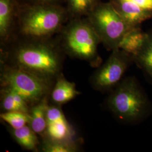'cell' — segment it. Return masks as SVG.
I'll use <instances>...</instances> for the list:
<instances>
[{"instance_id": "6da1fadb", "label": "cell", "mask_w": 152, "mask_h": 152, "mask_svg": "<svg viewBox=\"0 0 152 152\" xmlns=\"http://www.w3.org/2000/svg\"><path fill=\"white\" fill-rule=\"evenodd\" d=\"M60 44L49 38L23 37L10 50L12 65L53 82L61 74L63 54Z\"/></svg>"}, {"instance_id": "7a4b0ae2", "label": "cell", "mask_w": 152, "mask_h": 152, "mask_svg": "<svg viewBox=\"0 0 152 152\" xmlns=\"http://www.w3.org/2000/svg\"><path fill=\"white\" fill-rule=\"evenodd\" d=\"M68 14V11L61 5L20 6L16 22L19 33L22 37L51 38L61 30Z\"/></svg>"}, {"instance_id": "3957f363", "label": "cell", "mask_w": 152, "mask_h": 152, "mask_svg": "<svg viewBox=\"0 0 152 152\" xmlns=\"http://www.w3.org/2000/svg\"><path fill=\"white\" fill-rule=\"evenodd\" d=\"M60 31V45L65 53L86 61L92 66L100 65L102 59L98 54L100 41L87 18H72Z\"/></svg>"}, {"instance_id": "277c9868", "label": "cell", "mask_w": 152, "mask_h": 152, "mask_svg": "<svg viewBox=\"0 0 152 152\" xmlns=\"http://www.w3.org/2000/svg\"><path fill=\"white\" fill-rule=\"evenodd\" d=\"M110 110L120 120L134 122L146 117L150 104L145 93L134 77L122 80L108 99Z\"/></svg>"}, {"instance_id": "5b68a950", "label": "cell", "mask_w": 152, "mask_h": 152, "mask_svg": "<svg viewBox=\"0 0 152 152\" xmlns=\"http://www.w3.org/2000/svg\"><path fill=\"white\" fill-rule=\"evenodd\" d=\"M0 80L1 88L18 94L30 108L50 96L53 82L12 65H4Z\"/></svg>"}, {"instance_id": "8992f818", "label": "cell", "mask_w": 152, "mask_h": 152, "mask_svg": "<svg viewBox=\"0 0 152 152\" xmlns=\"http://www.w3.org/2000/svg\"><path fill=\"white\" fill-rule=\"evenodd\" d=\"M86 16L100 43L110 51L118 48L125 34L134 28L125 22L110 2H99Z\"/></svg>"}, {"instance_id": "52a82bcc", "label": "cell", "mask_w": 152, "mask_h": 152, "mask_svg": "<svg viewBox=\"0 0 152 152\" xmlns=\"http://www.w3.org/2000/svg\"><path fill=\"white\" fill-rule=\"evenodd\" d=\"M132 62L131 55L119 48L112 50L108 59L91 77L92 87L101 92L113 90L122 80Z\"/></svg>"}, {"instance_id": "ba28073f", "label": "cell", "mask_w": 152, "mask_h": 152, "mask_svg": "<svg viewBox=\"0 0 152 152\" xmlns=\"http://www.w3.org/2000/svg\"><path fill=\"white\" fill-rule=\"evenodd\" d=\"M75 131L66 119L59 105H49L47 112V127L44 137L55 140H72Z\"/></svg>"}, {"instance_id": "9c48e42d", "label": "cell", "mask_w": 152, "mask_h": 152, "mask_svg": "<svg viewBox=\"0 0 152 152\" xmlns=\"http://www.w3.org/2000/svg\"><path fill=\"white\" fill-rule=\"evenodd\" d=\"M115 10L131 27H140L142 23L152 19V11L143 9L126 0H110Z\"/></svg>"}, {"instance_id": "30bf717a", "label": "cell", "mask_w": 152, "mask_h": 152, "mask_svg": "<svg viewBox=\"0 0 152 152\" xmlns=\"http://www.w3.org/2000/svg\"><path fill=\"white\" fill-rule=\"evenodd\" d=\"M19 7L17 0H0V38L2 43L11 37Z\"/></svg>"}, {"instance_id": "8fae6325", "label": "cell", "mask_w": 152, "mask_h": 152, "mask_svg": "<svg viewBox=\"0 0 152 152\" xmlns=\"http://www.w3.org/2000/svg\"><path fill=\"white\" fill-rule=\"evenodd\" d=\"M79 94L75 83L68 81L60 74L56 79L50 96L55 105L60 106L70 102Z\"/></svg>"}, {"instance_id": "7c38bea8", "label": "cell", "mask_w": 152, "mask_h": 152, "mask_svg": "<svg viewBox=\"0 0 152 152\" xmlns=\"http://www.w3.org/2000/svg\"><path fill=\"white\" fill-rule=\"evenodd\" d=\"M48 97L43 99L30 108V121L28 125L33 131L44 137L47 127V112L49 108Z\"/></svg>"}, {"instance_id": "4fadbf2b", "label": "cell", "mask_w": 152, "mask_h": 152, "mask_svg": "<svg viewBox=\"0 0 152 152\" xmlns=\"http://www.w3.org/2000/svg\"><path fill=\"white\" fill-rule=\"evenodd\" d=\"M133 62L152 79V30L147 36L141 49L132 56Z\"/></svg>"}, {"instance_id": "5bb4252c", "label": "cell", "mask_w": 152, "mask_h": 152, "mask_svg": "<svg viewBox=\"0 0 152 152\" xmlns=\"http://www.w3.org/2000/svg\"><path fill=\"white\" fill-rule=\"evenodd\" d=\"M147 36V32L141 30L140 27L132 28L122 39L118 48L132 56L141 49Z\"/></svg>"}, {"instance_id": "9a60e30c", "label": "cell", "mask_w": 152, "mask_h": 152, "mask_svg": "<svg viewBox=\"0 0 152 152\" xmlns=\"http://www.w3.org/2000/svg\"><path fill=\"white\" fill-rule=\"evenodd\" d=\"M1 108L4 112L20 111L29 113L30 107L16 92L9 89H1Z\"/></svg>"}, {"instance_id": "2e32d148", "label": "cell", "mask_w": 152, "mask_h": 152, "mask_svg": "<svg viewBox=\"0 0 152 152\" xmlns=\"http://www.w3.org/2000/svg\"><path fill=\"white\" fill-rule=\"evenodd\" d=\"M11 135L21 147L28 151H37L39 142L37 134L35 133L29 125H26L21 128L11 130Z\"/></svg>"}, {"instance_id": "e0dca14e", "label": "cell", "mask_w": 152, "mask_h": 152, "mask_svg": "<svg viewBox=\"0 0 152 152\" xmlns=\"http://www.w3.org/2000/svg\"><path fill=\"white\" fill-rule=\"evenodd\" d=\"M67 2V11L73 17L81 18L87 16L98 4L100 0H66Z\"/></svg>"}, {"instance_id": "ac0fdd59", "label": "cell", "mask_w": 152, "mask_h": 152, "mask_svg": "<svg viewBox=\"0 0 152 152\" xmlns=\"http://www.w3.org/2000/svg\"><path fill=\"white\" fill-rule=\"evenodd\" d=\"M41 150L45 152H75L78 150V144L74 140H55L43 137Z\"/></svg>"}, {"instance_id": "d6986e66", "label": "cell", "mask_w": 152, "mask_h": 152, "mask_svg": "<svg viewBox=\"0 0 152 152\" xmlns=\"http://www.w3.org/2000/svg\"><path fill=\"white\" fill-rule=\"evenodd\" d=\"M1 119L3 120L12 129H16L29 124L30 114L20 111L4 112L0 115Z\"/></svg>"}, {"instance_id": "ffe728a7", "label": "cell", "mask_w": 152, "mask_h": 152, "mask_svg": "<svg viewBox=\"0 0 152 152\" xmlns=\"http://www.w3.org/2000/svg\"><path fill=\"white\" fill-rule=\"evenodd\" d=\"M27 4H48L61 5L64 0H26Z\"/></svg>"}, {"instance_id": "44dd1931", "label": "cell", "mask_w": 152, "mask_h": 152, "mask_svg": "<svg viewBox=\"0 0 152 152\" xmlns=\"http://www.w3.org/2000/svg\"><path fill=\"white\" fill-rule=\"evenodd\" d=\"M131 2L143 9L152 11V0H126Z\"/></svg>"}]
</instances>
